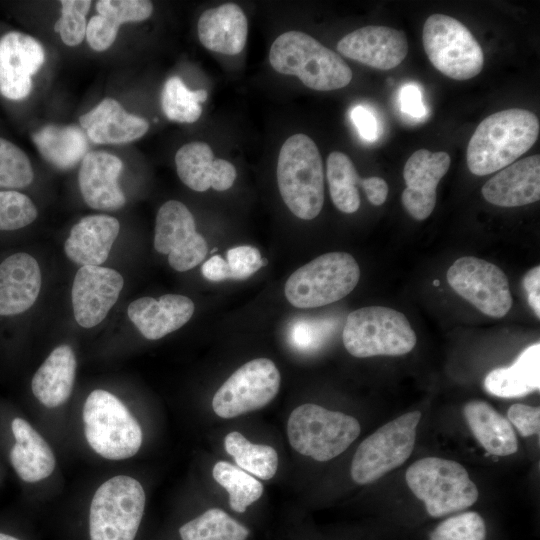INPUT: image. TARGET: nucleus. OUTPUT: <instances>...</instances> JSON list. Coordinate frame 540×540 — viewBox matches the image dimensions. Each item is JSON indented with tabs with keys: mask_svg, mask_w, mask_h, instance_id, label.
Here are the masks:
<instances>
[{
	"mask_svg": "<svg viewBox=\"0 0 540 540\" xmlns=\"http://www.w3.org/2000/svg\"><path fill=\"white\" fill-rule=\"evenodd\" d=\"M123 163L105 151H92L82 159L78 183L86 204L96 210H117L126 198L118 184Z\"/></svg>",
	"mask_w": 540,
	"mask_h": 540,
	"instance_id": "19",
	"label": "nucleus"
},
{
	"mask_svg": "<svg viewBox=\"0 0 540 540\" xmlns=\"http://www.w3.org/2000/svg\"><path fill=\"white\" fill-rule=\"evenodd\" d=\"M539 129L537 116L526 109L510 108L487 116L468 143L470 172L485 176L509 166L534 145Z\"/></svg>",
	"mask_w": 540,
	"mask_h": 540,
	"instance_id": "1",
	"label": "nucleus"
},
{
	"mask_svg": "<svg viewBox=\"0 0 540 540\" xmlns=\"http://www.w3.org/2000/svg\"><path fill=\"white\" fill-rule=\"evenodd\" d=\"M118 29L100 15L93 16L86 27V39L95 51L108 49L115 41Z\"/></svg>",
	"mask_w": 540,
	"mask_h": 540,
	"instance_id": "44",
	"label": "nucleus"
},
{
	"mask_svg": "<svg viewBox=\"0 0 540 540\" xmlns=\"http://www.w3.org/2000/svg\"><path fill=\"white\" fill-rule=\"evenodd\" d=\"M145 501V491L136 479L118 475L105 481L91 500L90 540H134Z\"/></svg>",
	"mask_w": 540,
	"mask_h": 540,
	"instance_id": "9",
	"label": "nucleus"
},
{
	"mask_svg": "<svg viewBox=\"0 0 540 540\" xmlns=\"http://www.w3.org/2000/svg\"><path fill=\"white\" fill-rule=\"evenodd\" d=\"M327 180L329 192L335 207L343 213H354L360 207L357 185H361L353 162L344 153L333 151L327 158Z\"/></svg>",
	"mask_w": 540,
	"mask_h": 540,
	"instance_id": "32",
	"label": "nucleus"
},
{
	"mask_svg": "<svg viewBox=\"0 0 540 540\" xmlns=\"http://www.w3.org/2000/svg\"><path fill=\"white\" fill-rule=\"evenodd\" d=\"M177 174L190 189L197 192L213 188L228 190L236 179V169L225 159L214 158L211 147L201 141L184 144L175 155Z\"/></svg>",
	"mask_w": 540,
	"mask_h": 540,
	"instance_id": "20",
	"label": "nucleus"
},
{
	"mask_svg": "<svg viewBox=\"0 0 540 540\" xmlns=\"http://www.w3.org/2000/svg\"><path fill=\"white\" fill-rule=\"evenodd\" d=\"M489 203L500 207H518L540 199V156L532 155L501 169L482 187Z\"/></svg>",
	"mask_w": 540,
	"mask_h": 540,
	"instance_id": "22",
	"label": "nucleus"
},
{
	"mask_svg": "<svg viewBox=\"0 0 540 540\" xmlns=\"http://www.w3.org/2000/svg\"><path fill=\"white\" fill-rule=\"evenodd\" d=\"M486 534L481 515L468 511L443 520L431 532L429 540H485Z\"/></svg>",
	"mask_w": 540,
	"mask_h": 540,
	"instance_id": "38",
	"label": "nucleus"
},
{
	"mask_svg": "<svg viewBox=\"0 0 540 540\" xmlns=\"http://www.w3.org/2000/svg\"><path fill=\"white\" fill-rule=\"evenodd\" d=\"M76 358L69 345L56 347L35 372L31 388L36 399L48 408L64 404L71 395Z\"/></svg>",
	"mask_w": 540,
	"mask_h": 540,
	"instance_id": "28",
	"label": "nucleus"
},
{
	"mask_svg": "<svg viewBox=\"0 0 540 540\" xmlns=\"http://www.w3.org/2000/svg\"><path fill=\"white\" fill-rule=\"evenodd\" d=\"M488 393L502 398L522 397L540 388V344L525 348L509 367L496 368L484 380Z\"/></svg>",
	"mask_w": 540,
	"mask_h": 540,
	"instance_id": "30",
	"label": "nucleus"
},
{
	"mask_svg": "<svg viewBox=\"0 0 540 540\" xmlns=\"http://www.w3.org/2000/svg\"><path fill=\"white\" fill-rule=\"evenodd\" d=\"M448 153L415 151L406 161L403 178L406 188L401 201L407 212L416 220H424L434 210L437 186L450 167Z\"/></svg>",
	"mask_w": 540,
	"mask_h": 540,
	"instance_id": "17",
	"label": "nucleus"
},
{
	"mask_svg": "<svg viewBox=\"0 0 540 540\" xmlns=\"http://www.w3.org/2000/svg\"><path fill=\"white\" fill-rule=\"evenodd\" d=\"M406 483L424 502L432 517H442L472 506L479 491L458 462L439 457L417 460L406 471Z\"/></svg>",
	"mask_w": 540,
	"mask_h": 540,
	"instance_id": "5",
	"label": "nucleus"
},
{
	"mask_svg": "<svg viewBox=\"0 0 540 540\" xmlns=\"http://www.w3.org/2000/svg\"><path fill=\"white\" fill-rule=\"evenodd\" d=\"M361 186L371 204L380 206L386 201L389 188L384 179L376 176L362 178Z\"/></svg>",
	"mask_w": 540,
	"mask_h": 540,
	"instance_id": "49",
	"label": "nucleus"
},
{
	"mask_svg": "<svg viewBox=\"0 0 540 540\" xmlns=\"http://www.w3.org/2000/svg\"><path fill=\"white\" fill-rule=\"evenodd\" d=\"M226 452L237 466L262 480L271 479L278 468V454L268 445L253 444L238 431L230 432L224 439Z\"/></svg>",
	"mask_w": 540,
	"mask_h": 540,
	"instance_id": "33",
	"label": "nucleus"
},
{
	"mask_svg": "<svg viewBox=\"0 0 540 540\" xmlns=\"http://www.w3.org/2000/svg\"><path fill=\"white\" fill-rule=\"evenodd\" d=\"M227 263L231 271V279L244 280L268 264L259 250L248 245H241L227 251Z\"/></svg>",
	"mask_w": 540,
	"mask_h": 540,
	"instance_id": "42",
	"label": "nucleus"
},
{
	"mask_svg": "<svg viewBox=\"0 0 540 540\" xmlns=\"http://www.w3.org/2000/svg\"><path fill=\"white\" fill-rule=\"evenodd\" d=\"M207 99L204 89L190 90L177 76H172L164 84L161 104L169 120L180 123H193L202 113L200 103Z\"/></svg>",
	"mask_w": 540,
	"mask_h": 540,
	"instance_id": "36",
	"label": "nucleus"
},
{
	"mask_svg": "<svg viewBox=\"0 0 540 540\" xmlns=\"http://www.w3.org/2000/svg\"><path fill=\"white\" fill-rule=\"evenodd\" d=\"M45 62V51L34 37L11 31L0 38V94L10 100L26 98L32 77Z\"/></svg>",
	"mask_w": 540,
	"mask_h": 540,
	"instance_id": "15",
	"label": "nucleus"
},
{
	"mask_svg": "<svg viewBox=\"0 0 540 540\" xmlns=\"http://www.w3.org/2000/svg\"><path fill=\"white\" fill-rule=\"evenodd\" d=\"M342 339L346 350L357 358L403 355L417 341L405 315L383 306L352 311L347 316Z\"/></svg>",
	"mask_w": 540,
	"mask_h": 540,
	"instance_id": "6",
	"label": "nucleus"
},
{
	"mask_svg": "<svg viewBox=\"0 0 540 540\" xmlns=\"http://www.w3.org/2000/svg\"><path fill=\"white\" fill-rule=\"evenodd\" d=\"M37 215V208L27 195L15 190H0V231L24 228Z\"/></svg>",
	"mask_w": 540,
	"mask_h": 540,
	"instance_id": "39",
	"label": "nucleus"
},
{
	"mask_svg": "<svg viewBox=\"0 0 540 540\" xmlns=\"http://www.w3.org/2000/svg\"><path fill=\"white\" fill-rule=\"evenodd\" d=\"M197 32L201 44L208 50L236 55L247 41V18L237 4L225 3L201 14Z\"/></svg>",
	"mask_w": 540,
	"mask_h": 540,
	"instance_id": "26",
	"label": "nucleus"
},
{
	"mask_svg": "<svg viewBox=\"0 0 540 540\" xmlns=\"http://www.w3.org/2000/svg\"><path fill=\"white\" fill-rule=\"evenodd\" d=\"M182 540H246L249 530L224 510L211 508L179 529Z\"/></svg>",
	"mask_w": 540,
	"mask_h": 540,
	"instance_id": "34",
	"label": "nucleus"
},
{
	"mask_svg": "<svg viewBox=\"0 0 540 540\" xmlns=\"http://www.w3.org/2000/svg\"><path fill=\"white\" fill-rule=\"evenodd\" d=\"M447 281L462 298L483 314L504 317L512 307V296L505 273L486 260L464 256L447 271Z\"/></svg>",
	"mask_w": 540,
	"mask_h": 540,
	"instance_id": "13",
	"label": "nucleus"
},
{
	"mask_svg": "<svg viewBox=\"0 0 540 540\" xmlns=\"http://www.w3.org/2000/svg\"><path fill=\"white\" fill-rule=\"evenodd\" d=\"M201 271L204 278L210 281L218 282L231 279L229 265L220 255H213L205 261Z\"/></svg>",
	"mask_w": 540,
	"mask_h": 540,
	"instance_id": "50",
	"label": "nucleus"
},
{
	"mask_svg": "<svg viewBox=\"0 0 540 540\" xmlns=\"http://www.w3.org/2000/svg\"><path fill=\"white\" fill-rule=\"evenodd\" d=\"M420 411L400 415L364 439L351 462V477L357 484H369L402 465L411 455Z\"/></svg>",
	"mask_w": 540,
	"mask_h": 540,
	"instance_id": "11",
	"label": "nucleus"
},
{
	"mask_svg": "<svg viewBox=\"0 0 540 540\" xmlns=\"http://www.w3.org/2000/svg\"><path fill=\"white\" fill-rule=\"evenodd\" d=\"M119 230V221L112 216H86L72 227L64 244L65 253L81 267L100 266L108 258Z\"/></svg>",
	"mask_w": 540,
	"mask_h": 540,
	"instance_id": "24",
	"label": "nucleus"
},
{
	"mask_svg": "<svg viewBox=\"0 0 540 540\" xmlns=\"http://www.w3.org/2000/svg\"><path fill=\"white\" fill-rule=\"evenodd\" d=\"M33 178L28 156L12 142L0 138V187L24 188Z\"/></svg>",
	"mask_w": 540,
	"mask_h": 540,
	"instance_id": "37",
	"label": "nucleus"
},
{
	"mask_svg": "<svg viewBox=\"0 0 540 540\" xmlns=\"http://www.w3.org/2000/svg\"><path fill=\"white\" fill-rule=\"evenodd\" d=\"M463 414L472 434L489 454L508 456L518 450L511 423L487 402L471 400L464 405Z\"/></svg>",
	"mask_w": 540,
	"mask_h": 540,
	"instance_id": "29",
	"label": "nucleus"
},
{
	"mask_svg": "<svg viewBox=\"0 0 540 540\" xmlns=\"http://www.w3.org/2000/svg\"><path fill=\"white\" fill-rule=\"evenodd\" d=\"M269 62L277 72L297 76L318 91L341 89L352 80L350 67L336 52L300 31L279 35L271 45Z\"/></svg>",
	"mask_w": 540,
	"mask_h": 540,
	"instance_id": "2",
	"label": "nucleus"
},
{
	"mask_svg": "<svg viewBox=\"0 0 540 540\" xmlns=\"http://www.w3.org/2000/svg\"><path fill=\"white\" fill-rule=\"evenodd\" d=\"M360 431L354 417L310 403L295 408L287 422V435L293 449L320 462L343 453Z\"/></svg>",
	"mask_w": 540,
	"mask_h": 540,
	"instance_id": "7",
	"label": "nucleus"
},
{
	"mask_svg": "<svg viewBox=\"0 0 540 540\" xmlns=\"http://www.w3.org/2000/svg\"><path fill=\"white\" fill-rule=\"evenodd\" d=\"M32 138L42 157L61 170L74 167L88 151L87 135L75 125L49 124L34 132Z\"/></svg>",
	"mask_w": 540,
	"mask_h": 540,
	"instance_id": "31",
	"label": "nucleus"
},
{
	"mask_svg": "<svg viewBox=\"0 0 540 540\" xmlns=\"http://www.w3.org/2000/svg\"><path fill=\"white\" fill-rule=\"evenodd\" d=\"M89 0H62L61 16L54 25L61 40L68 46L79 45L86 35V15L90 9Z\"/></svg>",
	"mask_w": 540,
	"mask_h": 540,
	"instance_id": "40",
	"label": "nucleus"
},
{
	"mask_svg": "<svg viewBox=\"0 0 540 540\" xmlns=\"http://www.w3.org/2000/svg\"><path fill=\"white\" fill-rule=\"evenodd\" d=\"M193 301L179 294H164L155 299L142 297L128 306V317L149 340L160 339L181 328L194 313Z\"/></svg>",
	"mask_w": 540,
	"mask_h": 540,
	"instance_id": "23",
	"label": "nucleus"
},
{
	"mask_svg": "<svg viewBox=\"0 0 540 540\" xmlns=\"http://www.w3.org/2000/svg\"><path fill=\"white\" fill-rule=\"evenodd\" d=\"M399 102L401 111L410 117L422 118L426 114L422 93L414 83L406 84L401 88Z\"/></svg>",
	"mask_w": 540,
	"mask_h": 540,
	"instance_id": "45",
	"label": "nucleus"
},
{
	"mask_svg": "<svg viewBox=\"0 0 540 540\" xmlns=\"http://www.w3.org/2000/svg\"><path fill=\"white\" fill-rule=\"evenodd\" d=\"M280 373L268 358L253 359L238 368L217 390L212 408L221 418L261 409L277 395Z\"/></svg>",
	"mask_w": 540,
	"mask_h": 540,
	"instance_id": "12",
	"label": "nucleus"
},
{
	"mask_svg": "<svg viewBox=\"0 0 540 540\" xmlns=\"http://www.w3.org/2000/svg\"><path fill=\"white\" fill-rule=\"evenodd\" d=\"M337 51L343 56L379 70L397 67L407 56L403 31L387 26H365L342 37Z\"/></svg>",
	"mask_w": 540,
	"mask_h": 540,
	"instance_id": "18",
	"label": "nucleus"
},
{
	"mask_svg": "<svg viewBox=\"0 0 540 540\" xmlns=\"http://www.w3.org/2000/svg\"><path fill=\"white\" fill-rule=\"evenodd\" d=\"M438 284H439V281H438V280H435V281H434V285H435V286H438Z\"/></svg>",
	"mask_w": 540,
	"mask_h": 540,
	"instance_id": "52",
	"label": "nucleus"
},
{
	"mask_svg": "<svg viewBox=\"0 0 540 540\" xmlns=\"http://www.w3.org/2000/svg\"><path fill=\"white\" fill-rule=\"evenodd\" d=\"M351 120L359 135L366 141L373 142L378 137V124L373 113L363 107L356 106L351 110Z\"/></svg>",
	"mask_w": 540,
	"mask_h": 540,
	"instance_id": "46",
	"label": "nucleus"
},
{
	"mask_svg": "<svg viewBox=\"0 0 540 540\" xmlns=\"http://www.w3.org/2000/svg\"><path fill=\"white\" fill-rule=\"evenodd\" d=\"M215 251H217V248L212 249V253H214Z\"/></svg>",
	"mask_w": 540,
	"mask_h": 540,
	"instance_id": "53",
	"label": "nucleus"
},
{
	"mask_svg": "<svg viewBox=\"0 0 540 540\" xmlns=\"http://www.w3.org/2000/svg\"><path fill=\"white\" fill-rule=\"evenodd\" d=\"M154 247L167 254L169 265L179 272L196 267L208 253L207 242L196 231L192 213L176 200L167 201L157 212Z\"/></svg>",
	"mask_w": 540,
	"mask_h": 540,
	"instance_id": "14",
	"label": "nucleus"
},
{
	"mask_svg": "<svg viewBox=\"0 0 540 540\" xmlns=\"http://www.w3.org/2000/svg\"><path fill=\"white\" fill-rule=\"evenodd\" d=\"M0 540H19V539H17L14 536H11V535L0 532Z\"/></svg>",
	"mask_w": 540,
	"mask_h": 540,
	"instance_id": "51",
	"label": "nucleus"
},
{
	"mask_svg": "<svg viewBox=\"0 0 540 540\" xmlns=\"http://www.w3.org/2000/svg\"><path fill=\"white\" fill-rule=\"evenodd\" d=\"M11 429L16 442L10 451V461L18 476L28 483L49 477L56 460L45 439L20 417L12 420Z\"/></svg>",
	"mask_w": 540,
	"mask_h": 540,
	"instance_id": "27",
	"label": "nucleus"
},
{
	"mask_svg": "<svg viewBox=\"0 0 540 540\" xmlns=\"http://www.w3.org/2000/svg\"><path fill=\"white\" fill-rule=\"evenodd\" d=\"M96 9L98 15L119 29L121 24L141 22L149 18L153 5L147 0H100L96 4Z\"/></svg>",
	"mask_w": 540,
	"mask_h": 540,
	"instance_id": "41",
	"label": "nucleus"
},
{
	"mask_svg": "<svg viewBox=\"0 0 540 540\" xmlns=\"http://www.w3.org/2000/svg\"><path fill=\"white\" fill-rule=\"evenodd\" d=\"M422 40L429 61L445 76L463 81L481 72L482 48L459 20L439 13L430 15L423 26Z\"/></svg>",
	"mask_w": 540,
	"mask_h": 540,
	"instance_id": "10",
	"label": "nucleus"
},
{
	"mask_svg": "<svg viewBox=\"0 0 540 540\" xmlns=\"http://www.w3.org/2000/svg\"><path fill=\"white\" fill-rule=\"evenodd\" d=\"M359 279V265L350 254L325 253L290 275L285 284V296L297 308L321 307L347 296Z\"/></svg>",
	"mask_w": 540,
	"mask_h": 540,
	"instance_id": "8",
	"label": "nucleus"
},
{
	"mask_svg": "<svg viewBox=\"0 0 540 540\" xmlns=\"http://www.w3.org/2000/svg\"><path fill=\"white\" fill-rule=\"evenodd\" d=\"M215 481L229 494L232 510L242 513L263 494V485L238 466L225 461L217 462L212 470Z\"/></svg>",
	"mask_w": 540,
	"mask_h": 540,
	"instance_id": "35",
	"label": "nucleus"
},
{
	"mask_svg": "<svg viewBox=\"0 0 540 540\" xmlns=\"http://www.w3.org/2000/svg\"><path fill=\"white\" fill-rule=\"evenodd\" d=\"M508 421L512 423L519 433L524 436H531L539 433L540 409L524 404H513L507 411Z\"/></svg>",
	"mask_w": 540,
	"mask_h": 540,
	"instance_id": "43",
	"label": "nucleus"
},
{
	"mask_svg": "<svg viewBox=\"0 0 540 540\" xmlns=\"http://www.w3.org/2000/svg\"><path fill=\"white\" fill-rule=\"evenodd\" d=\"M523 287L527 300L535 315L540 317V267L536 266L528 271L523 278Z\"/></svg>",
	"mask_w": 540,
	"mask_h": 540,
	"instance_id": "47",
	"label": "nucleus"
},
{
	"mask_svg": "<svg viewBox=\"0 0 540 540\" xmlns=\"http://www.w3.org/2000/svg\"><path fill=\"white\" fill-rule=\"evenodd\" d=\"M314 324L306 321L294 323L291 327L290 338L293 346L308 349L315 344L317 334Z\"/></svg>",
	"mask_w": 540,
	"mask_h": 540,
	"instance_id": "48",
	"label": "nucleus"
},
{
	"mask_svg": "<svg viewBox=\"0 0 540 540\" xmlns=\"http://www.w3.org/2000/svg\"><path fill=\"white\" fill-rule=\"evenodd\" d=\"M87 137L96 144H123L141 138L149 129L142 117L128 113L112 98L103 99L79 119Z\"/></svg>",
	"mask_w": 540,
	"mask_h": 540,
	"instance_id": "25",
	"label": "nucleus"
},
{
	"mask_svg": "<svg viewBox=\"0 0 540 540\" xmlns=\"http://www.w3.org/2000/svg\"><path fill=\"white\" fill-rule=\"evenodd\" d=\"M41 270L28 253L11 254L0 263V317L30 309L41 289Z\"/></svg>",
	"mask_w": 540,
	"mask_h": 540,
	"instance_id": "21",
	"label": "nucleus"
},
{
	"mask_svg": "<svg viewBox=\"0 0 540 540\" xmlns=\"http://www.w3.org/2000/svg\"><path fill=\"white\" fill-rule=\"evenodd\" d=\"M124 281L120 273L101 266H82L72 286V305L76 322L91 328L106 317L116 303Z\"/></svg>",
	"mask_w": 540,
	"mask_h": 540,
	"instance_id": "16",
	"label": "nucleus"
},
{
	"mask_svg": "<svg viewBox=\"0 0 540 540\" xmlns=\"http://www.w3.org/2000/svg\"><path fill=\"white\" fill-rule=\"evenodd\" d=\"M84 434L94 452L105 459L134 456L142 444V429L128 408L112 393L93 390L83 407Z\"/></svg>",
	"mask_w": 540,
	"mask_h": 540,
	"instance_id": "4",
	"label": "nucleus"
},
{
	"mask_svg": "<svg viewBox=\"0 0 540 540\" xmlns=\"http://www.w3.org/2000/svg\"><path fill=\"white\" fill-rule=\"evenodd\" d=\"M277 184L288 209L298 218L311 220L324 203V172L315 142L297 133L283 143L277 161Z\"/></svg>",
	"mask_w": 540,
	"mask_h": 540,
	"instance_id": "3",
	"label": "nucleus"
}]
</instances>
